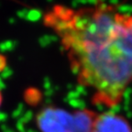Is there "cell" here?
I'll use <instances>...</instances> for the list:
<instances>
[{
  "mask_svg": "<svg viewBox=\"0 0 132 132\" xmlns=\"http://www.w3.org/2000/svg\"><path fill=\"white\" fill-rule=\"evenodd\" d=\"M43 22L59 38L79 85L93 102L117 106L132 84V15L111 4L52 6Z\"/></svg>",
  "mask_w": 132,
  "mask_h": 132,
  "instance_id": "6da1fadb",
  "label": "cell"
},
{
  "mask_svg": "<svg viewBox=\"0 0 132 132\" xmlns=\"http://www.w3.org/2000/svg\"><path fill=\"white\" fill-rule=\"evenodd\" d=\"M91 132H132V128L121 116L104 113L96 116Z\"/></svg>",
  "mask_w": 132,
  "mask_h": 132,
  "instance_id": "7a4b0ae2",
  "label": "cell"
},
{
  "mask_svg": "<svg viewBox=\"0 0 132 132\" xmlns=\"http://www.w3.org/2000/svg\"><path fill=\"white\" fill-rule=\"evenodd\" d=\"M2 100H3L2 94H1V91H0V106H1V105H2Z\"/></svg>",
  "mask_w": 132,
  "mask_h": 132,
  "instance_id": "3957f363",
  "label": "cell"
}]
</instances>
